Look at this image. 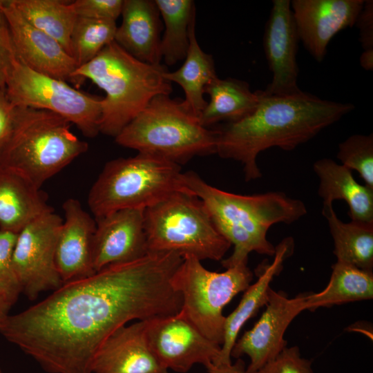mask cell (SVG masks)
I'll return each instance as SVG.
<instances>
[{
	"label": "cell",
	"mask_w": 373,
	"mask_h": 373,
	"mask_svg": "<svg viewBox=\"0 0 373 373\" xmlns=\"http://www.w3.org/2000/svg\"><path fill=\"white\" fill-rule=\"evenodd\" d=\"M182 261L176 254L149 253L108 266L8 314L0 333L50 373H92L96 353L116 329L179 312L171 278Z\"/></svg>",
	"instance_id": "obj_1"
},
{
	"label": "cell",
	"mask_w": 373,
	"mask_h": 373,
	"mask_svg": "<svg viewBox=\"0 0 373 373\" xmlns=\"http://www.w3.org/2000/svg\"><path fill=\"white\" fill-rule=\"evenodd\" d=\"M146 325L137 321L111 334L94 357L92 373H169L149 347Z\"/></svg>",
	"instance_id": "obj_19"
},
{
	"label": "cell",
	"mask_w": 373,
	"mask_h": 373,
	"mask_svg": "<svg viewBox=\"0 0 373 373\" xmlns=\"http://www.w3.org/2000/svg\"><path fill=\"white\" fill-rule=\"evenodd\" d=\"M17 236L16 233L0 229V297L10 307L22 292L12 262Z\"/></svg>",
	"instance_id": "obj_32"
},
{
	"label": "cell",
	"mask_w": 373,
	"mask_h": 373,
	"mask_svg": "<svg viewBox=\"0 0 373 373\" xmlns=\"http://www.w3.org/2000/svg\"><path fill=\"white\" fill-rule=\"evenodd\" d=\"M10 308V306L0 297V323L8 316Z\"/></svg>",
	"instance_id": "obj_40"
},
{
	"label": "cell",
	"mask_w": 373,
	"mask_h": 373,
	"mask_svg": "<svg viewBox=\"0 0 373 373\" xmlns=\"http://www.w3.org/2000/svg\"><path fill=\"white\" fill-rule=\"evenodd\" d=\"M305 296L300 294L290 298L283 291L270 289L265 310L254 327L236 340L231 350V357L240 358L246 355L249 358L247 373L256 372L287 347L285 331L305 310Z\"/></svg>",
	"instance_id": "obj_13"
},
{
	"label": "cell",
	"mask_w": 373,
	"mask_h": 373,
	"mask_svg": "<svg viewBox=\"0 0 373 373\" xmlns=\"http://www.w3.org/2000/svg\"><path fill=\"white\" fill-rule=\"evenodd\" d=\"M32 26L58 41L70 55V37L77 16L70 2L59 0H8Z\"/></svg>",
	"instance_id": "obj_28"
},
{
	"label": "cell",
	"mask_w": 373,
	"mask_h": 373,
	"mask_svg": "<svg viewBox=\"0 0 373 373\" xmlns=\"http://www.w3.org/2000/svg\"><path fill=\"white\" fill-rule=\"evenodd\" d=\"M93 266L95 272L108 266L131 262L149 254L144 210H119L95 218Z\"/></svg>",
	"instance_id": "obj_15"
},
{
	"label": "cell",
	"mask_w": 373,
	"mask_h": 373,
	"mask_svg": "<svg viewBox=\"0 0 373 373\" xmlns=\"http://www.w3.org/2000/svg\"><path fill=\"white\" fill-rule=\"evenodd\" d=\"M218 132L203 126L182 100L169 95L154 97L115 137L120 146L173 163L216 153Z\"/></svg>",
	"instance_id": "obj_6"
},
{
	"label": "cell",
	"mask_w": 373,
	"mask_h": 373,
	"mask_svg": "<svg viewBox=\"0 0 373 373\" xmlns=\"http://www.w3.org/2000/svg\"><path fill=\"white\" fill-rule=\"evenodd\" d=\"M253 373H314L311 360L302 357L298 346L285 347L275 358Z\"/></svg>",
	"instance_id": "obj_33"
},
{
	"label": "cell",
	"mask_w": 373,
	"mask_h": 373,
	"mask_svg": "<svg viewBox=\"0 0 373 373\" xmlns=\"http://www.w3.org/2000/svg\"><path fill=\"white\" fill-rule=\"evenodd\" d=\"M70 126L54 113L17 106L13 131L0 151V165L40 189L88 150V144L73 134Z\"/></svg>",
	"instance_id": "obj_5"
},
{
	"label": "cell",
	"mask_w": 373,
	"mask_h": 373,
	"mask_svg": "<svg viewBox=\"0 0 373 373\" xmlns=\"http://www.w3.org/2000/svg\"><path fill=\"white\" fill-rule=\"evenodd\" d=\"M0 373H3V372H2L1 369V367H0Z\"/></svg>",
	"instance_id": "obj_41"
},
{
	"label": "cell",
	"mask_w": 373,
	"mask_h": 373,
	"mask_svg": "<svg viewBox=\"0 0 373 373\" xmlns=\"http://www.w3.org/2000/svg\"><path fill=\"white\" fill-rule=\"evenodd\" d=\"M62 222L53 211L32 221L17 233L13 266L22 292L31 300L40 293L55 291L63 285L55 261Z\"/></svg>",
	"instance_id": "obj_11"
},
{
	"label": "cell",
	"mask_w": 373,
	"mask_h": 373,
	"mask_svg": "<svg viewBox=\"0 0 373 373\" xmlns=\"http://www.w3.org/2000/svg\"><path fill=\"white\" fill-rule=\"evenodd\" d=\"M115 21L77 17L70 37V56L78 67L93 59L114 41Z\"/></svg>",
	"instance_id": "obj_30"
},
{
	"label": "cell",
	"mask_w": 373,
	"mask_h": 373,
	"mask_svg": "<svg viewBox=\"0 0 373 373\" xmlns=\"http://www.w3.org/2000/svg\"><path fill=\"white\" fill-rule=\"evenodd\" d=\"M178 193H193L180 165L148 154L107 162L88 198L95 218L127 209H146Z\"/></svg>",
	"instance_id": "obj_7"
},
{
	"label": "cell",
	"mask_w": 373,
	"mask_h": 373,
	"mask_svg": "<svg viewBox=\"0 0 373 373\" xmlns=\"http://www.w3.org/2000/svg\"><path fill=\"white\" fill-rule=\"evenodd\" d=\"M188 189L207 209L220 233L233 246L231 256L221 260L229 268L248 262V256L255 251L274 256L275 247L267 233L274 224H290L307 212L305 203L281 191L255 195H240L213 186L196 173H184Z\"/></svg>",
	"instance_id": "obj_3"
},
{
	"label": "cell",
	"mask_w": 373,
	"mask_h": 373,
	"mask_svg": "<svg viewBox=\"0 0 373 373\" xmlns=\"http://www.w3.org/2000/svg\"><path fill=\"white\" fill-rule=\"evenodd\" d=\"M252 279L247 263L216 272L206 269L197 258L184 256L172 276L171 285L182 298L180 312L205 337L221 346L226 317L223 309Z\"/></svg>",
	"instance_id": "obj_9"
},
{
	"label": "cell",
	"mask_w": 373,
	"mask_h": 373,
	"mask_svg": "<svg viewBox=\"0 0 373 373\" xmlns=\"http://www.w3.org/2000/svg\"><path fill=\"white\" fill-rule=\"evenodd\" d=\"M144 227L149 253L218 261L231 246L216 229L202 202L190 193H175L144 209Z\"/></svg>",
	"instance_id": "obj_8"
},
{
	"label": "cell",
	"mask_w": 373,
	"mask_h": 373,
	"mask_svg": "<svg viewBox=\"0 0 373 373\" xmlns=\"http://www.w3.org/2000/svg\"><path fill=\"white\" fill-rule=\"evenodd\" d=\"M166 72L164 66L138 60L113 41L77 67L73 78L74 84L90 79L105 92L100 133L115 137L154 97L171 93Z\"/></svg>",
	"instance_id": "obj_4"
},
{
	"label": "cell",
	"mask_w": 373,
	"mask_h": 373,
	"mask_svg": "<svg viewBox=\"0 0 373 373\" xmlns=\"http://www.w3.org/2000/svg\"><path fill=\"white\" fill-rule=\"evenodd\" d=\"M3 10L17 58L37 73L74 83L78 66L62 46L28 23L8 0H3Z\"/></svg>",
	"instance_id": "obj_17"
},
{
	"label": "cell",
	"mask_w": 373,
	"mask_h": 373,
	"mask_svg": "<svg viewBox=\"0 0 373 373\" xmlns=\"http://www.w3.org/2000/svg\"><path fill=\"white\" fill-rule=\"evenodd\" d=\"M255 110L217 129L216 153L240 162L247 182L262 176L256 159L272 147L291 151L354 109L351 103L323 99L301 90L291 95H267L259 90Z\"/></svg>",
	"instance_id": "obj_2"
},
{
	"label": "cell",
	"mask_w": 373,
	"mask_h": 373,
	"mask_svg": "<svg viewBox=\"0 0 373 373\" xmlns=\"http://www.w3.org/2000/svg\"><path fill=\"white\" fill-rule=\"evenodd\" d=\"M3 4V0H0V89H6L7 79L17 59Z\"/></svg>",
	"instance_id": "obj_35"
},
{
	"label": "cell",
	"mask_w": 373,
	"mask_h": 373,
	"mask_svg": "<svg viewBox=\"0 0 373 373\" xmlns=\"http://www.w3.org/2000/svg\"><path fill=\"white\" fill-rule=\"evenodd\" d=\"M183 64L177 70L167 71L166 80L180 86L184 93L182 100L184 107L199 119L207 106L204 98V89L218 78L215 63L211 55L204 52L195 36V19L189 29V46Z\"/></svg>",
	"instance_id": "obj_24"
},
{
	"label": "cell",
	"mask_w": 373,
	"mask_h": 373,
	"mask_svg": "<svg viewBox=\"0 0 373 373\" xmlns=\"http://www.w3.org/2000/svg\"><path fill=\"white\" fill-rule=\"evenodd\" d=\"M322 214L327 221L334 240L336 261L372 271L373 222H344L338 218L333 206L323 207Z\"/></svg>",
	"instance_id": "obj_27"
},
{
	"label": "cell",
	"mask_w": 373,
	"mask_h": 373,
	"mask_svg": "<svg viewBox=\"0 0 373 373\" xmlns=\"http://www.w3.org/2000/svg\"><path fill=\"white\" fill-rule=\"evenodd\" d=\"M372 298V271L336 261L327 286L319 292L305 294V310H312Z\"/></svg>",
	"instance_id": "obj_26"
},
{
	"label": "cell",
	"mask_w": 373,
	"mask_h": 373,
	"mask_svg": "<svg viewBox=\"0 0 373 373\" xmlns=\"http://www.w3.org/2000/svg\"><path fill=\"white\" fill-rule=\"evenodd\" d=\"M364 0H293V12L300 41L321 62L328 44L342 30L355 24Z\"/></svg>",
	"instance_id": "obj_16"
},
{
	"label": "cell",
	"mask_w": 373,
	"mask_h": 373,
	"mask_svg": "<svg viewBox=\"0 0 373 373\" xmlns=\"http://www.w3.org/2000/svg\"><path fill=\"white\" fill-rule=\"evenodd\" d=\"M300 41L291 1L274 0L265 24L263 46L272 80L264 93L267 95H291L302 90L298 86L296 62Z\"/></svg>",
	"instance_id": "obj_14"
},
{
	"label": "cell",
	"mask_w": 373,
	"mask_h": 373,
	"mask_svg": "<svg viewBox=\"0 0 373 373\" xmlns=\"http://www.w3.org/2000/svg\"><path fill=\"white\" fill-rule=\"evenodd\" d=\"M364 50H373V1L365 0L355 24Z\"/></svg>",
	"instance_id": "obj_36"
},
{
	"label": "cell",
	"mask_w": 373,
	"mask_h": 373,
	"mask_svg": "<svg viewBox=\"0 0 373 373\" xmlns=\"http://www.w3.org/2000/svg\"><path fill=\"white\" fill-rule=\"evenodd\" d=\"M53 211L39 188L0 165V229L18 233L32 221Z\"/></svg>",
	"instance_id": "obj_22"
},
{
	"label": "cell",
	"mask_w": 373,
	"mask_h": 373,
	"mask_svg": "<svg viewBox=\"0 0 373 373\" xmlns=\"http://www.w3.org/2000/svg\"><path fill=\"white\" fill-rule=\"evenodd\" d=\"M205 373H247L245 362L240 358H238L234 363H211L205 366Z\"/></svg>",
	"instance_id": "obj_38"
},
{
	"label": "cell",
	"mask_w": 373,
	"mask_h": 373,
	"mask_svg": "<svg viewBox=\"0 0 373 373\" xmlns=\"http://www.w3.org/2000/svg\"><path fill=\"white\" fill-rule=\"evenodd\" d=\"M313 169L319 180L318 193L323 207L343 200L348 205L351 220L373 222V189L359 184L352 171L330 158L318 160Z\"/></svg>",
	"instance_id": "obj_23"
},
{
	"label": "cell",
	"mask_w": 373,
	"mask_h": 373,
	"mask_svg": "<svg viewBox=\"0 0 373 373\" xmlns=\"http://www.w3.org/2000/svg\"><path fill=\"white\" fill-rule=\"evenodd\" d=\"M6 93L14 106L57 114L75 124L86 137H94L100 133L103 97L37 73L18 58L7 79Z\"/></svg>",
	"instance_id": "obj_10"
},
{
	"label": "cell",
	"mask_w": 373,
	"mask_h": 373,
	"mask_svg": "<svg viewBox=\"0 0 373 373\" xmlns=\"http://www.w3.org/2000/svg\"><path fill=\"white\" fill-rule=\"evenodd\" d=\"M124 0H76L70 6L77 17L116 21L121 15Z\"/></svg>",
	"instance_id": "obj_34"
},
{
	"label": "cell",
	"mask_w": 373,
	"mask_h": 373,
	"mask_svg": "<svg viewBox=\"0 0 373 373\" xmlns=\"http://www.w3.org/2000/svg\"><path fill=\"white\" fill-rule=\"evenodd\" d=\"M62 207L65 218L57 238L55 261L64 284L95 273L93 244L96 222L77 199L68 198Z\"/></svg>",
	"instance_id": "obj_18"
},
{
	"label": "cell",
	"mask_w": 373,
	"mask_h": 373,
	"mask_svg": "<svg viewBox=\"0 0 373 373\" xmlns=\"http://www.w3.org/2000/svg\"><path fill=\"white\" fill-rule=\"evenodd\" d=\"M164 24L160 53L167 65L173 66L186 57L189 46V29L195 19L191 0H154Z\"/></svg>",
	"instance_id": "obj_29"
},
{
	"label": "cell",
	"mask_w": 373,
	"mask_h": 373,
	"mask_svg": "<svg viewBox=\"0 0 373 373\" xmlns=\"http://www.w3.org/2000/svg\"><path fill=\"white\" fill-rule=\"evenodd\" d=\"M146 338L160 363L180 373L189 372L196 364L205 367L216 363L221 349L180 311L147 320Z\"/></svg>",
	"instance_id": "obj_12"
},
{
	"label": "cell",
	"mask_w": 373,
	"mask_h": 373,
	"mask_svg": "<svg viewBox=\"0 0 373 373\" xmlns=\"http://www.w3.org/2000/svg\"><path fill=\"white\" fill-rule=\"evenodd\" d=\"M209 101L199 117L200 124L208 128L220 122H238L256 108L259 90L251 91L249 84L235 78H216L204 89Z\"/></svg>",
	"instance_id": "obj_25"
},
{
	"label": "cell",
	"mask_w": 373,
	"mask_h": 373,
	"mask_svg": "<svg viewBox=\"0 0 373 373\" xmlns=\"http://www.w3.org/2000/svg\"><path fill=\"white\" fill-rule=\"evenodd\" d=\"M294 250V240L284 238L275 247L274 258L271 263L262 262L256 271L258 280L250 285L236 309L225 317L224 338L220 356L215 364L231 363V353L238 334L245 323L253 317L258 310L268 301L270 283L274 277L280 274L283 265Z\"/></svg>",
	"instance_id": "obj_21"
},
{
	"label": "cell",
	"mask_w": 373,
	"mask_h": 373,
	"mask_svg": "<svg viewBox=\"0 0 373 373\" xmlns=\"http://www.w3.org/2000/svg\"><path fill=\"white\" fill-rule=\"evenodd\" d=\"M341 164L356 171L365 185L373 189V135L355 134L338 144Z\"/></svg>",
	"instance_id": "obj_31"
},
{
	"label": "cell",
	"mask_w": 373,
	"mask_h": 373,
	"mask_svg": "<svg viewBox=\"0 0 373 373\" xmlns=\"http://www.w3.org/2000/svg\"><path fill=\"white\" fill-rule=\"evenodd\" d=\"M121 15L114 41L138 60L160 64L162 24L155 1L124 0Z\"/></svg>",
	"instance_id": "obj_20"
},
{
	"label": "cell",
	"mask_w": 373,
	"mask_h": 373,
	"mask_svg": "<svg viewBox=\"0 0 373 373\" xmlns=\"http://www.w3.org/2000/svg\"><path fill=\"white\" fill-rule=\"evenodd\" d=\"M17 106L8 99L6 89H0V151L9 140L16 119Z\"/></svg>",
	"instance_id": "obj_37"
},
{
	"label": "cell",
	"mask_w": 373,
	"mask_h": 373,
	"mask_svg": "<svg viewBox=\"0 0 373 373\" xmlns=\"http://www.w3.org/2000/svg\"><path fill=\"white\" fill-rule=\"evenodd\" d=\"M360 64L366 70L373 69V50H364L360 57Z\"/></svg>",
	"instance_id": "obj_39"
}]
</instances>
